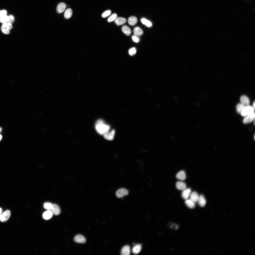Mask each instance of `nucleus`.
Masks as SVG:
<instances>
[{"label":"nucleus","mask_w":255,"mask_h":255,"mask_svg":"<svg viewBox=\"0 0 255 255\" xmlns=\"http://www.w3.org/2000/svg\"><path fill=\"white\" fill-rule=\"evenodd\" d=\"M117 18V15L116 13H114L111 15L108 19L107 21L110 22L115 21Z\"/></svg>","instance_id":"29"},{"label":"nucleus","mask_w":255,"mask_h":255,"mask_svg":"<svg viewBox=\"0 0 255 255\" xmlns=\"http://www.w3.org/2000/svg\"><path fill=\"white\" fill-rule=\"evenodd\" d=\"M11 212L9 210H7L2 213L0 217V221L2 222L7 221L10 216Z\"/></svg>","instance_id":"5"},{"label":"nucleus","mask_w":255,"mask_h":255,"mask_svg":"<svg viewBox=\"0 0 255 255\" xmlns=\"http://www.w3.org/2000/svg\"><path fill=\"white\" fill-rule=\"evenodd\" d=\"M109 132L104 134L103 135V136L106 139L108 140H111L114 139L115 131L114 129H113L110 132Z\"/></svg>","instance_id":"6"},{"label":"nucleus","mask_w":255,"mask_h":255,"mask_svg":"<svg viewBox=\"0 0 255 255\" xmlns=\"http://www.w3.org/2000/svg\"><path fill=\"white\" fill-rule=\"evenodd\" d=\"M9 20L8 22L11 23H13L14 21V16L12 15H10L9 16Z\"/></svg>","instance_id":"33"},{"label":"nucleus","mask_w":255,"mask_h":255,"mask_svg":"<svg viewBox=\"0 0 255 255\" xmlns=\"http://www.w3.org/2000/svg\"><path fill=\"white\" fill-rule=\"evenodd\" d=\"M133 33L134 35L138 37L142 35L143 33L142 30L139 27H136L134 28Z\"/></svg>","instance_id":"14"},{"label":"nucleus","mask_w":255,"mask_h":255,"mask_svg":"<svg viewBox=\"0 0 255 255\" xmlns=\"http://www.w3.org/2000/svg\"><path fill=\"white\" fill-rule=\"evenodd\" d=\"M128 23L130 25L133 26L137 23V18L134 16H132L129 18L128 19Z\"/></svg>","instance_id":"21"},{"label":"nucleus","mask_w":255,"mask_h":255,"mask_svg":"<svg viewBox=\"0 0 255 255\" xmlns=\"http://www.w3.org/2000/svg\"><path fill=\"white\" fill-rule=\"evenodd\" d=\"M253 107L254 109L255 107V102H254V103H253Z\"/></svg>","instance_id":"39"},{"label":"nucleus","mask_w":255,"mask_h":255,"mask_svg":"<svg viewBox=\"0 0 255 255\" xmlns=\"http://www.w3.org/2000/svg\"><path fill=\"white\" fill-rule=\"evenodd\" d=\"M141 245L139 244H137L135 245L132 249V252L134 254H137L141 251Z\"/></svg>","instance_id":"24"},{"label":"nucleus","mask_w":255,"mask_h":255,"mask_svg":"<svg viewBox=\"0 0 255 255\" xmlns=\"http://www.w3.org/2000/svg\"><path fill=\"white\" fill-rule=\"evenodd\" d=\"M2 131L1 128L0 127V132Z\"/></svg>","instance_id":"40"},{"label":"nucleus","mask_w":255,"mask_h":255,"mask_svg":"<svg viewBox=\"0 0 255 255\" xmlns=\"http://www.w3.org/2000/svg\"><path fill=\"white\" fill-rule=\"evenodd\" d=\"M126 20L124 18L119 17H117L115 20V23L117 26H120L125 23Z\"/></svg>","instance_id":"17"},{"label":"nucleus","mask_w":255,"mask_h":255,"mask_svg":"<svg viewBox=\"0 0 255 255\" xmlns=\"http://www.w3.org/2000/svg\"><path fill=\"white\" fill-rule=\"evenodd\" d=\"M241 103L245 105H248L249 103L250 100L245 95L242 96L240 98Z\"/></svg>","instance_id":"18"},{"label":"nucleus","mask_w":255,"mask_h":255,"mask_svg":"<svg viewBox=\"0 0 255 255\" xmlns=\"http://www.w3.org/2000/svg\"><path fill=\"white\" fill-rule=\"evenodd\" d=\"M95 126L97 132L101 135H103L109 132L110 129V125L106 124L101 119H98L96 121Z\"/></svg>","instance_id":"1"},{"label":"nucleus","mask_w":255,"mask_h":255,"mask_svg":"<svg viewBox=\"0 0 255 255\" xmlns=\"http://www.w3.org/2000/svg\"><path fill=\"white\" fill-rule=\"evenodd\" d=\"M9 20V16L5 15L0 17V22L3 24L8 22Z\"/></svg>","instance_id":"26"},{"label":"nucleus","mask_w":255,"mask_h":255,"mask_svg":"<svg viewBox=\"0 0 255 255\" xmlns=\"http://www.w3.org/2000/svg\"><path fill=\"white\" fill-rule=\"evenodd\" d=\"M176 188L179 190H183L185 189L186 187V183L183 182L178 181L176 184Z\"/></svg>","instance_id":"12"},{"label":"nucleus","mask_w":255,"mask_h":255,"mask_svg":"<svg viewBox=\"0 0 255 255\" xmlns=\"http://www.w3.org/2000/svg\"><path fill=\"white\" fill-rule=\"evenodd\" d=\"M72 11L70 8L67 9L65 10L64 14V17L66 19L70 18L72 16Z\"/></svg>","instance_id":"25"},{"label":"nucleus","mask_w":255,"mask_h":255,"mask_svg":"<svg viewBox=\"0 0 255 255\" xmlns=\"http://www.w3.org/2000/svg\"><path fill=\"white\" fill-rule=\"evenodd\" d=\"M132 38L133 41L135 42L138 43L140 39L138 36L134 35Z\"/></svg>","instance_id":"34"},{"label":"nucleus","mask_w":255,"mask_h":255,"mask_svg":"<svg viewBox=\"0 0 255 255\" xmlns=\"http://www.w3.org/2000/svg\"><path fill=\"white\" fill-rule=\"evenodd\" d=\"M2 208H0V216H1V213H2Z\"/></svg>","instance_id":"37"},{"label":"nucleus","mask_w":255,"mask_h":255,"mask_svg":"<svg viewBox=\"0 0 255 255\" xmlns=\"http://www.w3.org/2000/svg\"><path fill=\"white\" fill-rule=\"evenodd\" d=\"M122 30L123 32L127 36L130 35L131 34V31L130 28L126 25L123 26Z\"/></svg>","instance_id":"23"},{"label":"nucleus","mask_w":255,"mask_h":255,"mask_svg":"<svg viewBox=\"0 0 255 255\" xmlns=\"http://www.w3.org/2000/svg\"><path fill=\"white\" fill-rule=\"evenodd\" d=\"M53 214L51 211L48 210L43 213L42 215L43 217L45 220H48L51 218Z\"/></svg>","instance_id":"22"},{"label":"nucleus","mask_w":255,"mask_h":255,"mask_svg":"<svg viewBox=\"0 0 255 255\" xmlns=\"http://www.w3.org/2000/svg\"><path fill=\"white\" fill-rule=\"evenodd\" d=\"M74 241L78 243H84L86 241V239L83 235L78 234L76 235L74 238Z\"/></svg>","instance_id":"7"},{"label":"nucleus","mask_w":255,"mask_h":255,"mask_svg":"<svg viewBox=\"0 0 255 255\" xmlns=\"http://www.w3.org/2000/svg\"><path fill=\"white\" fill-rule=\"evenodd\" d=\"M2 136L0 134V141H1V140L2 139Z\"/></svg>","instance_id":"38"},{"label":"nucleus","mask_w":255,"mask_h":255,"mask_svg":"<svg viewBox=\"0 0 255 255\" xmlns=\"http://www.w3.org/2000/svg\"><path fill=\"white\" fill-rule=\"evenodd\" d=\"M7 13V11L4 9L0 10V17L6 15Z\"/></svg>","instance_id":"36"},{"label":"nucleus","mask_w":255,"mask_h":255,"mask_svg":"<svg viewBox=\"0 0 255 255\" xmlns=\"http://www.w3.org/2000/svg\"><path fill=\"white\" fill-rule=\"evenodd\" d=\"M176 177L177 179L182 180H185L186 176L185 172L183 170L179 172L176 175Z\"/></svg>","instance_id":"16"},{"label":"nucleus","mask_w":255,"mask_h":255,"mask_svg":"<svg viewBox=\"0 0 255 255\" xmlns=\"http://www.w3.org/2000/svg\"><path fill=\"white\" fill-rule=\"evenodd\" d=\"M199 197V196L196 191H193L190 194V199L195 202L198 201Z\"/></svg>","instance_id":"19"},{"label":"nucleus","mask_w":255,"mask_h":255,"mask_svg":"<svg viewBox=\"0 0 255 255\" xmlns=\"http://www.w3.org/2000/svg\"><path fill=\"white\" fill-rule=\"evenodd\" d=\"M66 8V5L65 3L63 2L60 3L58 4L57 6V12L59 13H62L65 10Z\"/></svg>","instance_id":"9"},{"label":"nucleus","mask_w":255,"mask_h":255,"mask_svg":"<svg viewBox=\"0 0 255 255\" xmlns=\"http://www.w3.org/2000/svg\"><path fill=\"white\" fill-rule=\"evenodd\" d=\"M51 210L53 214L55 215H59L60 212L59 207L56 204H52Z\"/></svg>","instance_id":"10"},{"label":"nucleus","mask_w":255,"mask_h":255,"mask_svg":"<svg viewBox=\"0 0 255 255\" xmlns=\"http://www.w3.org/2000/svg\"><path fill=\"white\" fill-rule=\"evenodd\" d=\"M13 28L12 24L9 22L3 24L1 26V29L2 32L5 34H8L10 30Z\"/></svg>","instance_id":"2"},{"label":"nucleus","mask_w":255,"mask_h":255,"mask_svg":"<svg viewBox=\"0 0 255 255\" xmlns=\"http://www.w3.org/2000/svg\"><path fill=\"white\" fill-rule=\"evenodd\" d=\"M254 109L248 105L245 106L241 113L243 116H246L254 112Z\"/></svg>","instance_id":"3"},{"label":"nucleus","mask_w":255,"mask_h":255,"mask_svg":"<svg viewBox=\"0 0 255 255\" xmlns=\"http://www.w3.org/2000/svg\"><path fill=\"white\" fill-rule=\"evenodd\" d=\"M186 205L189 208H193L195 206V202L191 199H187L185 202Z\"/></svg>","instance_id":"20"},{"label":"nucleus","mask_w":255,"mask_h":255,"mask_svg":"<svg viewBox=\"0 0 255 255\" xmlns=\"http://www.w3.org/2000/svg\"><path fill=\"white\" fill-rule=\"evenodd\" d=\"M136 52V50L134 47L132 48L129 49V54L131 55L132 56L134 55Z\"/></svg>","instance_id":"32"},{"label":"nucleus","mask_w":255,"mask_h":255,"mask_svg":"<svg viewBox=\"0 0 255 255\" xmlns=\"http://www.w3.org/2000/svg\"><path fill=\"white\" fill-rule=\"evenodd\" d=\"M122 255H129L130 253V248L129 246L126 245L123 246L122 249L120 252Z\"/></svg>","instance_id":"11"},{"label":"nucleus","mask_w":255,"mask_h":255,"mask_svg":"<svg viewBox=\"0 0 255 255\" xmlns=\"http://www.w3.org/2000/svg\"><path fill=\"white\" fill-rule=\"evenodd\" d=\"M141 21L143 24L145 25L148 27H150L152 26V24L151 22L149 21L145 18H142L141 20Z\"/></svg>","instance_id":"27"},{"label":"nucleus","mask_w":255,"mask_h":255,"mask_svg":"<svg viewBox=\"0 0 255 255\" xmlns=\"http://www.w3.org/2000/svg\"><path fill=\"white\" fill-rule=\"evenodd\" d=\"M191 189L190 188H186L183 190L182 193V197L184 199L186 200L188 198L191 192Z\"/></svg>","instance_id":"15"},{"label":"nucleus","mask_w":255,"mask_h":255,"mask_svg":"<svg viewBox=\"0 0 255 255\" xmlns=\"http://www.w3.org/2000/svg\"><path fill=\"white\" fill-rule=\"evenodd\" d=\"M128 193L129 192L127 190L123 188L118 189L116 191L115 194L117 197L121 198L127 195Z\"/></svg>","instance_id":"4"},{"label":"nucleus","mask_w":255,"mask_h":255,"mask_svg":"<svg viewBox=\"0 0 255 255\" xmlns=\"http://www.w3.org/2000/svg\"><path fill=\"white\" fill-rule=\"evenodd\" d=\"M111 11L107 10L104 12L102 14V16L103 18H105L110 15L111 14Z\"/></svg>","instance_id":"31"},{"label":"nucleus","mask_w":255,"mask_h":255,"mask_svg":"<svg viewBox=\"0 0 255 255\" xmlns=\"http://www.w3.org/2000/svg\"><path fill=\"white\" fill-rule=\"evenodd\" d=\"M197 201L199 205L202 207H204L205 206L206 203L205 198L203 195H202L199 196V199Z\"/></svg>","instance_id":"13"},{"label":"nucleus","mask_w":255,"mask_h":255,"mask_svg":"<svg viewBox=\"0 0 255 255\" xmlns=\"http://www.w3.org/2000/svg\"><path fill=\"white\" fill-rule=\"evenodd\" d=\"M245 106L244 105L241 103L238 104L236 107L237 112L239 113H241L242 110Z\"/></svg>","instance_id":"28"},{"label":"nucleus","mask_w":255,"mask_h":255,"mask_svg":"<svg viewBox=\"0 0 255 255\" xmlns=\"http://www.w3.org/2000/svg\"><path fill=\"white\" fill-rule=\"evenodd\" d=\"M171 225L170 226V227L171 229L176 230L178 228V225L172 223Z\"/></svg>","instance_id":"35"},{"label":"nucleus","mask_w":255,"mask_h":255,"mask_svg":"<svg viewBox=\"0 0 255 255\" xmlns=\"http://www.w3.org/2000/svg\"><path fill=\"white\" fill-rule=\"evenodd\" d=\"M255 114L254 112L246 116L243 119V122L246 123L251 122L255 119Z\"/></svg>","instance_id":"8"},{"label":"nucleus","mask_w":255,"mask_h":255,"mask_svg":"<svg viewBox=\"0 0 255 255\" xmlns=\"http://www.w3.org/2000/svg\"><path fill=\"white\" fill-rule=\"evenodd\" d=\"M52 204L49 202H46L43 204V207L46 209L50 210H51Z\"/></svg>","instance_id":"30"}]
</instances>
